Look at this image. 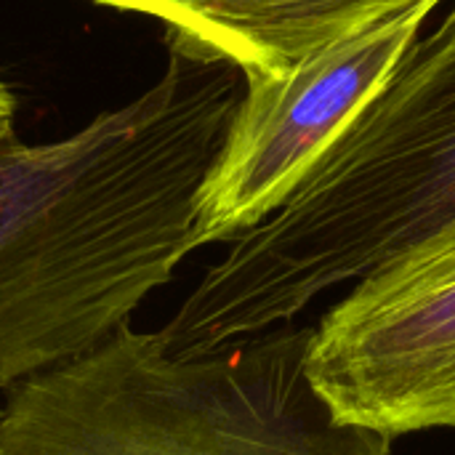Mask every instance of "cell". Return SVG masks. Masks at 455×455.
<instances>
[{
    "instance_id": "7a4b0ae2",
    "label": "cell",
    "mask_w": 455,
    "mask_h": 455,
    "mask_svg": "<svg viewBox=\"0 0 455 455\" xmlns=\"http://www.w3.org/2000/svg\"><path fill=\"white\" fill-rule=\"evenodd\" d=\"M455 221V5L344 125L288 203L232 240L157 331L173 357L293 323Z\"/></svg>"
},
{
    "instance_id": "3957f363",
    "label": "cell",
    "mask_w": 455,
    "mask_h": 455,
    "mask_svg": "<svg viewBox=\"0 0 455 455\" xmlns=\"http://www.w3.org/2000/svg\"><path fill=\"white\" fill-rule=\"evenodd\" d=\"M312 331L173 357L128 323L8 392L0 455H389L392 437L341 424L312 387Z\"/></svg>"
},
{
    "instance_id": "8992f818",
    "label": "cell",
    "mask_w": 455,
    "mask_h": 455,
    "mask_svg": "<svg viewBox=\"0 0 455 455\" xmlns=\"http://www.w3.org/2000/svg\"><path fill=\"white\" fill-rule=\"evenodd\" d=\"M160 19L168 40L232 61L251 77H280L317 51L411 0H93Z\"/></svg>"
},
{
    "instance_id": "6da1fadb",
    "label": "cell",
    "mask_w": 455,
    "mask_h": 455,
    "mask_svg": "<svg viewBox=\"0 0 455 455\" xmlns=\"http://www.w3.org/2000/svg\"><path fill=\"white\" fill-rule=\"evenodd\" d=\"M245 75L168 40L133 101L67 139L0 136V392L131 323L197 251V195Z\"/></svg>"
},
{
    "instance_id": "277c9868",
    "label": "cell",
    "mask_w": 455,
    "mask_h": 455,
    "mask_svg": "<svg viewBox=\"0 0 455 455\" xmlns=\"http://www.w3.org/2000/svg\"><path fill=\"white\" fill-rule=\"evenodd\" d=\"M307 376L341 424L387 437L455 427V221L331 307Z\"/></svg>"
},
{
    "instance_id": "52a82bcc",
    "label": "cell",
    "mask_w": 455,
    "mask_h": 455,
    "mask_svg": "<svg viewBox=\"0 0 455 455\" xmlns=\"http://www.w3.org/2000/svg\"><path fill=\"white\" fill-rule=\"evenodd\" d=\"M13 115H16V99L8 91V85L0 80V136L13 131Z\"/></svg>"
},
{
    "instance_id": "5b68a950",
    "label": "cell",
    "mask_w": 455,
    "mask_h": 455,
    "mask_svg": "<svg viewBox=\"0 0 455 455\" xmlns=\"http://www.w3.org/2000/svg\"><path fill=\"white\" fill-rule=\"evenodd\" d=\"M443 0H411L280 77L245 80L197 195V245L232 243L280 211L344 125L381 91Z\"/></svg>"
}]
</instances>
